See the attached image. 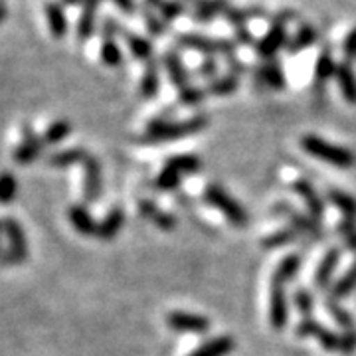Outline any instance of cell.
I'll return each mask as SVG.
<instances>
[{
    "label": "cell",
    "instance_id": "52",
    "mask_svg": "<svg viewBox=\"0 0 356 356\" xmlns=\"http://www.w3.org/2000/svg\"><path fill=\"white\" fill-rule=\"evenodd\" d=\"M234 42H236V46H252L255 48V44H257V40L254 38V34L248 30V26L245 28H236L234 30Z\"/></svg>",
    "mask_w": 356,
    "mask_h": 356
},
{
    "label": "cell",
    "instance_id": "9",
    "mask_svg": "<svg viewBox=\"0 0 356 356\" xmlns=\"http://www.w3.org/2000/svg\"><path fill=\"white\" fill-rule=\"evenodd\" d=\"M168 329L178 332H194V334H206L210 331V318L184 311H172L166 315Z\"/></svg>",
    "mask_w": 356,
    "mask_h": 356
},
{
    "label": "cell",
    "instance_id": "16",
    "mask_svg": "<svg viewBox=\"0 0 356 356\" xmlns=\"http://www.w3.org/2000/svg\"><path fill=\"white\" fill-rule=\"evenodd\" d=\"M137 206H139L140 216L147 218L149 222H153L154 226H159L163 232H172V229L177 228V218L172 216V214H168V212H165V210H161L153 200L140 198Z\"/></svg>",
    "mask_w": 356,
    "mask_h": 356
},
{
    "label": "cell",
    "instance_id": "24",
    "mask_svg": "<svg viewBox=\"0 0 356 356\" xmlns=\"http://www.w3.org/2000/svg\"><path fill=\"white\" fill-rule=\"evenodd\" d=\"M337 62L332 58L331 50L321 51V56L317 58L315 62V74H313V79H315V89H323L327 86V81L331 79L334 74H337Z\"/></svg>",
    "mask_w": 356,
    "mask_h": 356
},
{
    "label": "cell",
    "instance_id": "20",
    "mask_svg": "<svg viewBox=\"0 0 356 356\" xmlns=\"http://www.w3.org/2000/svg\"><path fill=\"white\" fill-rule=\"evenodd\" d=\"M46 10V18H48V30L56 40L64 38L67 34V16H65L64 6L56 0H48L44 4Z\"/></svg>",
    "mask_w": 356,
    "mask_h": 356
},
{
    "label": "cell",
    "instance_id": "35",
    "mask_svg": "<svg viewBox=\"0 0 356 356\" xmlns=\"http://www.w3.org/2000/svg\"><path fill=\"white\" fill-rule=\"evenodd\" d=\"M240 88V79L238 76H222L216 77L214 81H210L208 86H206V93L208 95H216V97H226V95H232V93H236Z\"/></svg>",
    "mask_w": 356,
    "mask_h": 356
},
{
    "label": "cell",
    "instance_id": "26",
    "mask_svg": "<svg viewBox=\"0 0 356 356\" xmlns=\"http://www.w3.org/2000/svg\"><path fill=\"white\" fill-rule=\"evenodd\" d=\"M299 266H301L299 255H285L280 261V266L275 267L273 277H271V283H273V285H283V287H285L287 283H291V281L295 280V275H297V271H299Z\"/></svg>",
    "mask_w": 356,
    "mask_h": 356
},
{
    "label": "cell",
    "instance_id": "18",
    "mask_svg": "<svg viewBox=\"0 0 356 356\" xmlns=\"http://www.w3.org/2000/svg\"><path fill=\"white\" fill-rule=\"evenodd\" d=\"M163 64H165V70L166 74H168L170 83H172L175 88H178V91L191 86V74H188V70L184 67V64H182V60H180V56H178L177 51H165Z\"/></svg>",
    "mask_w": 356,
    "mask_h": 356
},
{
    "label": "cell",
    "instance_id": "17",
    "mask_svg": "<svg viewBox=\"0 0 356 356\" xmlns=\"http://www.w3.org/2000/svg\"><path fill=\"white\" fill-rule=\"evenodd\" d=\"M341 261V250L339 248H331L327 254L323 255L321 264L315 269V277H313V283L317 289H327L331 285L332 275H334V269Z\"/></svg>",
    "mask_w": 356,
    "mask_h": 356
},
{
    "label": "cell",
    "instance_id": "33",
    "mask_svg": "<svg viewBox=\"0 0 356 356\" xmlns=\"http://www.w3.org/2000/svg\"><path fill=\"white\" fill-rule=\"evenodd\" d=\"M299 236H301V234L295 228H291V226H289V228H281L277 229V232L266 236V238L261 240V248H264V250H280L283 245H289V243L297 242Z\"/></svg>",
    "mask_w": 356,
    "mask_h": 356
},
{
    "label": "cell",
    "instance_id": "43",
    "mask_svg": "<svg viewBox=\"0 0 356 356\" xmlns=\"http://www.w3.org/2000/svg\"><path fill=\"white\" fill-rule=\"evenodd\" d=\"M143 18H145V22H147V30H149L153 36H163L166 32V22L161 18V14L154 13L153 8L145 6V8H143Z\"/></svg>",
    "mask_w": 356,
    "mask_h": 356
},
{
    "label": "cell",
    "instance_id": "46",
    "mask_svg": "<svg viewBox=\"0 0 356 356\" xmlns=\"http://www.w3.org/2000/svg\"><path fill=\"white\" fill-rule=\"evenodd\" d=\"M16 192H18V182H16V178H14L10 172H4V175H2V192H0L2 202L4 204L13 202V198L16 196Z\"/></svg>",
    "mask_w": 356,
    "mask_h": 356
},
{
    "label": "cell",
    "instance_id": "32",
    "mask_svg": "<svg viewBox=\"0 0 356 356\" xmlns=\"http://www.w3.org/2000/svg\"><path fill=\"white\" fill-rule=\"evenodd\" d=\"M355 289H356V259H355V264L344 271L343 277H339V280L332 283L331 297H329V299L341 301V299H344V297H348V295L355 291Z\"/></svg>",
    "mask_w": 356,
    "mask_h": 356
},
{
    "label": "cell",
    "instance_id": "53",
    "mask_svg": "<svg viewBox=\"0 0 356 356\" xmlns=\"http://www.w3.org/2000/svg\"><path fill=\"white\" fill-rule=\"evenodd\" d=\"M226 62H228L229 74H232V76H242V74H245V64H242V62L238 60V56H228Z\"/></svg>",
    "mask_w": 356,
    "mask_h": 356
},
{
    "label": "cell",
    "instance_id": "28",
    "mask_svg": "<svg viewBox=\"0 0 356 356\" xmlns=\"http://www.w3.org/2000/svg\"><path fill=\"white\" fill-rule=\"evenodd\" d=\"M145 6L153 8L154 13L161 14L165 22H172L184 14V0H145Z\"/></svg>",
    "mask_w": 356,
    "mask_h": 356
},
{
    "label": "cell",
    "instance_id": "39",
    "mask_svg": "<svg viewBox=\"0 0 356 356\" xmlns=\"http://www.w3.org/2000/svg\"><path fill=\"white\" fill-rule=\"evenodd\" d=\"M325 307H327V313L331 315L332 321L343 329V331H353L355 329V318L353 315L343 309V307L339 305V301H334V299H327L325 301Z\"/></svg>",
    "mask_w": 356,
    "mask_h": 356
},
{
    "label": "cell",
    "instance_id": "6",
    "mask_svg": "<svg viewBox=\"0 0 356 356\" xmlns=\"http://www.w3.org/2000/svg\"><path fill=\"white\" fill-rule=\"evenodd\" d=\"M119 32H121V24L111 16H105L102 26V62L109 67H117L123 62V54L117 44Z\"/></svg>",
    "mask_w": 356,
    "mask_h": 356
},
{
    "label": "cell",
    "instance_id": "41",
    "mask_svg": "<svg viewBox=\"0 0 356 356\" xmlns=\"http://www.w3.org/2000/svg\"><path fill=\"white\" fill-rule=\"evenodd\" d=\"M180 180H182V175H178L177 170L165 166V168L161 170V175L154 180V188L161 192L177 191L178 186H180Z\"/></svg>",
    "mask_w": 356,
    "mask_h": 356
},
{
    "label": "cell",
    "instance_id": "21",
    "mask_svg": "<svg viewBox=\"0 0 356 356\" xmlns=\"http://www.w3.org/2000/svg\"><path fill=\"white\" fill-rule=\"evenodd\" d=\"M337 83H339V88H341V93H343V97L346 99V103H350V105H356V74H355V67L350 62H341V64L337 65Z\"/></svg>",
    "mask_w": 356,
    "mask_h": 356
},
{
    "label": "cell",
    "instance_id": "10",
    "mask_svg": "<svg viewBox=\"0 0 356 356\" xmlns=\"http://www.w3.org/2000/svg\"><path fill=\"white\" fill-rule=\"evenodd\" d=\"M289 321V299L283 285L271 283L269 293V323L275 331H283Z\"/></svg>",
    "mask_w": 356,
    "mask_h": 356
},
{
    "label": "cell",
    "instance_id": "3",
    "mask_svg": "<svg viewBox=\"0 0 356 356\" xmlns=\"http://www.w3.org/2000/svg\"><path fill=\"white\" fill-rule=\"evenodd\" d=\"M177 44L188 50L200 51L204 56L212 58L216 54H222L224 58L234 56L236 51V42L232 38H214V36H204V34H196V32H186V34H178Z\"/></svg>",
    "mask_w": 356,
    "mask_h": 356
},
{
    "label": "cell",
    "instance_id": "40",
    "mask_svg": "<svg viewBox=\"0 0 356 356\" xmlns=\"http://www.w3.org/2000/svg\"><path fill=\"white\" fill-rule=\"evenodd\" d=\"M293 305L297 309V313L303 318H311V313H313V295L307 287H297L295 293H293Z\"/></svg>",
    "mask_w": 356,
    "mask_h": 356
},
{
    "label": "cell",
    "instance_id": "48",
    "mask_svg": "<svg viewBox=\"0 0 356 356\" xmlns=\"http://www.w3.org/2000/svg\"><path fill=\"white\" fill-rule=\"evenodd\" d=\"M321 323L318 321H315V318H303L299 325H297V329H295V332H297V337H317V332L321 331Z\"/></svg>",
    "mask_w": 356,
    "mask_h": 356
},
{
    "label": "cell",
    "instance_id": "47",
    "mask_svg": "<svg viewBox=\"0 0 356 356\" xmlns=\"http://www.w3.org/2000/svg\"><path fill=\"white\" fill-rule=\"evenodd\" d=\"M196 76L202 77V79H210L214 81L218 76V64L214 58H206L202 64L196 67Z\"/></svg>",
    "mask_w": 356,
    "mask_h": 356
},
{
    "label": "cell",
    "instance_id": "25",
    "mask_svg": "<svg viewBox=\"0 0 356 356\" xmlns=\"http://www.w3.org/2000/svg\"><path fill=\"white\" fill-rule=\"evenodd\" d=\"M70 222H72V226L76 228V232H79L81 236H95L97 234V226L99 224H95V220L91 218L89 214V210L86 206H72L70 208Z\"/></svg>",
    "mask_w": 356,
    "mask_h": 356
},
{
    "label": "cell",
    "instance_id": "54",
    "mask_svg": "<svg viewBox=\"0 0 356 356\" xmlns=\"http://www.w3.org/2000/svg\"><path fill=\"white\" fill-rule=\"evenodd\" d=\"M111 2H113L115 6H117L123 14H129V16H131V14L137 13V2H135V0H111Z\"/></svg>",
    "mask_w": 356,
    "mask_h": 356
},
{
    "label": "cell",
    "instance_id": "12",
    "mask_svg": "<svg viewBox=\"0 0 356 356\" xmlns=\"http://www.w3.org/2000/svg\"><path fill=\"white\" fill-rule=\"evenodd\" d=\"M83 170H86V182H83V200L93 204L102 196V165L95 156L88 154L83 161Z\"/></svg>",
    "mask_w": 356,
    "mask_h": 356
},
{
    "label": "cell",
    "instance_id": "30",
    "mask_svg": "<svg viewBox=\"0 0 356 356\" xmlns=\"http://www.w3.org/2000/svg\"><path fill=\"white\" fill-rule=\"evenodd\" d=\"M317 40H318V32L313 28V26L311 24L299 26V30L293 34V38L289 40V44H287V51H289V54H299V51L311 48Z\"/></svg>",
    "mask_w": 356,
    "mask_h": 356
},
{
    "label": "cell",
    "instance_id": "8",
    "mask_svg": "<svg viewBox=\"0 0 356 356\" xmlns=\"http://www.w3.org/2000/svg\"><path fill=\"white\" fill-rule=\"evenodd\" d=\"M273 212H275L277 216L287 218L289 224H291V228L297 229L299 234H309V236H313V238H323V232H321V226H318L317 220L313 216L301 214L297 208H293L291 204H275V206H273Z\"/></svg>",
    "mask_w": 356,
    "mask_h": 356
},
{
    "label": "cell",
    "instance_id": "23",
    "mask_svg": "<svg viewBox=\"0 0 356 356\" xmlns=\"http://www.w3.org/2000/svg\"><path fill=\"white\" fill-rule=\"evenodd\" d=\"M123 38H125V42H127L129 50H131V54H133V58L135 60H139V62H151L153 58V46H151V42L147 38H143V36H139V34H135V32H131V30H127V28H123L121 26V32H119Z\"/></svg>",
    "mask_w": 356,
    "mask_h": 356
},
{
    "label": "cell",
    "instance_id": "7",
    "mask_svg": "<svg viewBox=\"0 0 356 356\" xmlns=\"http://www.w3.org/2000/svg\"><path fill=\"white\" fill-rule=\"evenodd\" d=\"M289 44V36H287V26L285 24H271L269 30L264 34V38L257 40L255 44V51L257 56L267 62V60H275V54L281 48H287Z\"/></svg>",
    "mask_w": 356,
    "mask_h": 356
},
{
    "label": "cell",
    "instance_id": "37",
    "mask_svg": "<svg viewBox=\"0 0 356 356\" xmlns=\"http://www.w3.org/2000/svg\"><path fill=\"white\" fill-rule=\"evenodd\" d=\"M327 198L343 212L344 218L356 220V200L350 194H346L343 191H337V188H329L327 191Z\"/></svg>",
    "mask_w": 356,
    "mask_h": 356
},
{
    "label": "cell",
    "instance_id": "14",
    "mask_svg": "<svg viewBox=\"0 0 356 356\" xmlns=\"http://www.w3.org/2000/svg\"><path fill=\"white\" fill-rule=\"evenodd\" d=\"M42 149H44V139H40L32 129L26 127L24 139L16 147L13 159L18 165H30L32 161H36L42 154Z\"/></svg>",
    "mask_w": 356,
    "mask_h": 356
},
{
    "label": "cell",
    "instance_id": "11",
    "mask_svg": "<svg viewBox=\"0 0 356 356\" xmlns=\"http://www.w3.org/2000/svg\"><path fill=\"white\" fill-rule=\"evenodd\" d=\"M254 76L257 86L275 89V91H283L287 88V77L283 74L277 60H267L261 65H257L254 70Z\"/></svg>",
    "mask_w": 356,
    "mask_h": 356
},
{
    "label": "cell",
    "instance_id": "29",
    "mask_svg": "<svg viewBox=\"0 0 356 356\" xmlns=\"http://www.w3.org/2000/svg\"><path fill=\"white\" fill-rule=\"evenodd\" d=\"M161 89V74H159V64L151 60L147 64V70L143 72V77H140V86H139V93L140 97L145 99H153L154 95L159 93Z\"/></svg>",
    "mask_w": 356,
    "mask_h": 356
},
{
    "label": "cell",
    "instance_id": "50",
    "mask_svg": "<svg viewBox=\"0 0 356 356\" xmlns=\"http://www.w3.org/2000/svg\"><path fill=\"white\" fill-rule=\"evenodd\" d=\"M339 350L343 355H353L356 350V331H343L341 332V344H339Z\"/></svg>",
    "mask_w": 356,
    "mask_h": 356
},
{
    "label": "cell",
    "instance_id": "1",
    "mask_svg": "<svg viewBox=\"0 0 356 356\" xmlns=\"http://www.w3.org/2000/svg\"><path fill=\"white\" fill-rule=\"evenodd\" d=\"M206 125H208V115H194V117L184 119V121H168L165 117H156L147 125L145 140H149V143L180 140L202 131Z\"/></svg>",
    "mask_w": 356,
    "mask_h": 356
},
{
    "label": "cell",
    "instance_id": "4",
    "mask_svg": "<svg viewBox=\"0 0 356 356\" xmlns=\"http://www.w3.org/2000/svg\"><path fill=\"white\" fill-rule=\"evenodd\" d=\"M204 202H208L210 206H214L216 210H220L229 224L242 228L248 224V212L243 210V206L236 198H232L228 192L224 191L218 184H208L204 191Z\"/></svg>",
    "mask_w": 356,
    "mask_h": 356
},
{
    "label": "cell",
    "instance_id": "19",
    "mask_svg": "<svg viewBox=\"0 0 356 356\" xmlns=\"http://www.w3.org/2000/svg\"><path fill=\"white\" fill-rule=\"evenodd\" d=\"M192 18L196 22H210L229 8L228 0H192Z\"/></svg>",
    "mask_w": 356,
    "mask_h": 356
},
{
    "label": "cell",
    "instance_id": "13",
    "mask_svg": "<svg viewBox=\"0 0 356 356\" xmlns=\"http://www.w3.org/2000/svg\"><path fill=\"white\" fill-rule=\"evenodd\" d=\"M291 188L303 198V202L307 204V210H309V216H313L317 222H321L323 214H325V204L315 191V186L305 178H297L291 182Z\"/></svg>",
    "mask_w": 356,
    "mask_h": 356
},
{
    "label": "cell",
    "instance_id": "5",
    "mask_svg": "<svg viewBox=\"0 0 356 356\" xmlns=\"http://www.w3.org/2000/svg\"><path fill=\"white\" fill-rule=\"evenodd\" d=\"M2 229L8 240V250L4 252V264H22L28 257V243L20 222L14 218H4Z\"/></svg>",
    "mask_w": 356,
    "mask_h": 356
},
{
    "label": "cell",
    "instance_id": "15",
    "mask_svg": "<svg viewBox=\"0 0 356 356\" xmlns=\"http://www.w3.org/2000/svg\"><path fill=\"white\" fill-rule=\"evenodd\" d=\"M99 4L102 0H83L81 2V14L77 18V40L79 42H88L93 32H95V20H97V13H99Z\"/></svg>",
    "mask_w": 356,
    "mask_h": 356
},
{
    "label": "cell",
    "instance_id": "38",
    "mask_svg": "<svg viewBox=\"0 0 356 356\" xmlns=\"http://www.w3.org/2000/svg\"><path fill=\"white\" fill-rule=\"evenodd\" d=\"M70 133H72V123L67 119H58V121H54L50 127L46 129V133L42 135V139H44V145L54 147V145H58V143L67 139Z\"/></svg>",
    "mask_w": 356,
    "mask_h": 356
},
{
    "label": "cell",
    "instance_id": "42",
    "mask_svg": "<svg viewBox=\"0 0 356 356\" xmlns=\"http://www.w3.org/2000/svg\"><path fill=\"white\" fill-rule=\"evenodd\" d=\"M206 95H208L206 89L196 88V86H192L191 83L188 88L178 91V103H180L182 107H196V105H200V103L204 102Z\"/></svg>",
    "mask_w": 356,
    "mask_h": 356
},
{
    "label": "cell",
    "instance_id": "27",
    "mask_svg": "<svg viewBox=\"0 0 356 356\" xmlns=\"http://www.w3.org/2000/svg\"><path fill=\"white\" fill-rule=\"evenodd\" d=\"M236 348V341L224 334V337H214L202 346H198L191 356H228Z\"/></svg>",
    "mask_w": 356,
    "mask_h": 356
},
{
    "label": "cell",
    "instance_id": "44",
    "mask_svg": "<svg viewBox=\"0 0 356 356\" xmlns=\"http://www.w3.org/2000/svg\"><path fill=\"white\" fill-rule=\"evenodd\" d=\"M337 229H339V234L343 236L346 250H350V252H356V220H348V218H343V220L339 222Z\"/></svg>",
    "mask_w": 356,
    "mask_h": 356
},
{
    "label": "cell",
    "instance_id": "45",
    "mask_svg": "<svg viewBox=\"0 0 356 356\" xmlns=\"http://www.w3.org/2000/svg\"><path fill=\"white\" fill-rule=\"evenodd\" d=\"M317 339L321 346L325 348V350H339V344H341V334L339 332H332L331 329H327V327H321V331L317 332Z\"/></svg>",
    "mask_w": 356,
    "mask_h": 356
},
{
    "label": "cell",
    "instance_id": "49",
    "mask_svg": "<svg viewBox=\"0 0 356 356\" xmlns=\"http://www.w3.org/2000/svg\"><path fill=\"white\" fill-rule=\"evenodd\" d=\"M343 54L344 58H346V62H350V64L356 60V28H353L346 34V38L343 42Z\"/></svg>",
    "mask_w": 356,
    "mask_h": 356
},
{
    "label": "cell",
    "instance_id": "22",
    "mask_svg": "<svg viewBox=\"0 0 356 356\" xmlns=\"http://www.w3.org/2000/svg\"><path fill=\"white\" fill-rule=\"evenodd\" d=\"M267 10L264 6H242V8H238V6H229L226 14H224V18H226V22H228L234 30L236 28H245L250 20H254V18H266Z\"/></svg>",
    "mask_w": 356,
    "mask_h": 356
},
{
    "label": "cell",
    "instance_id": "51",
    "mask_svg": "<svg viewBox=\"0 0 356 356\" xmlns=\"http://www.w3.org/2000/svg\"><path fill=\"white\" fill-rule=\"evenodd\" d=\"M299 18V14L291 10V8H281L277 13L269 14V20H271V24H289L293 20H297Z\"/></svg>",
    "mask_w": 356,
    "mask_h": 356
},
{
    "label": "cell",
    "instance_id": "31",
    "mask_svg": "<svg viewBox=\"0 0 356 356\" xmlns=\"http://www.w3.org/2000/svg\"><path fill=\"white\" fill-rule=\"evenodd\" d=\"M123 210L121 208H113L107 216L103 218L102 222H99V226H97V238L99 240H113L115 236L119 234V229L123 226Z\"/></svg>",
    "mask_w": 356,
    "mask_h": 356
},
{
    "label": "cell",
    "instance_id": "36",
    "mask_svg": "<svg viewBox=\"0 0 356 356\" xmlns=\"http://www.w3.org/2000/svg\"><path fill=\"white\" fill-rule=\"evenodd\" d=\"M88 159V153L86 149L81 147H74V149H65V151H60V153L51 154L48 159V163L54 168H64V166L77 165V163H83Z\"/></svg>",
    "mask_w": 356,
    "mask_h": 356
},
{
    "label": "cell",
    "instance_id": "2",
    "mask_svg": "<svg viewBox=\"0 0 356 356\" xmlns=\"http://www.w3.org/2000/svg\"><path fill=\"white\" fill-rule=\"evenodd\" d=\"M301 147L309 156H315L323 163H329L332 166H339V168H350L355 165V154L350 153L348 149L339 147V145H332L329 140L321 139L317 135H305L301 137Z\"/></svg>",
    "mask_w": 356,
    "mask_h": 356
},
{
    "label": "cell",
    "instance_id": "34",
    "mask_svg": "<svg viewBox=\"0 0 356 356\" xmlns=\"http://www.w3.org/2000/svg\"><path fill=\"white\" fill-rule=\"evenodd\" d=\"M165 166L177 170L178 175H194L200 170V159L196 154H175L166 159Z\"/></svg>",
    "mask_w": 356,
    "mask_h": 356
}]
</instances>
